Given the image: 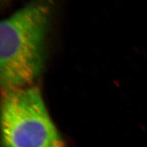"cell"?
Masks as SVG:
<instances>
[{
    "instance_id": "cell-1",
    "label": "cell",
    "mask_w": 147,
    "mask_h": 147,
    "mask_svg": "<svg viewBox=\"0 0 147 147\" xmlns=\"http://www.w3.org/2000/svg\"><path fill=\"white\" fill-rule=\"evenodd\" d=\"M50 17L49 4H30L0 24V82L8 91L31 86L42 71Z\"/></svg>"
},
{
    "instance_id": "cell-2",
    "label": "cell",
    "mask_w": 147,
    "mask_h": 147,
    "mask_svg": "<svg viewBox=\"0 0 147 147\" xmlns=\"http://www.w3.org/2000/svg\"><path fill=\"white\" fill-rule=\"evenodd\" d=\"M1 127L3 147H66L36 86L4 92Z\"/></svg>"
}]
</instances>
